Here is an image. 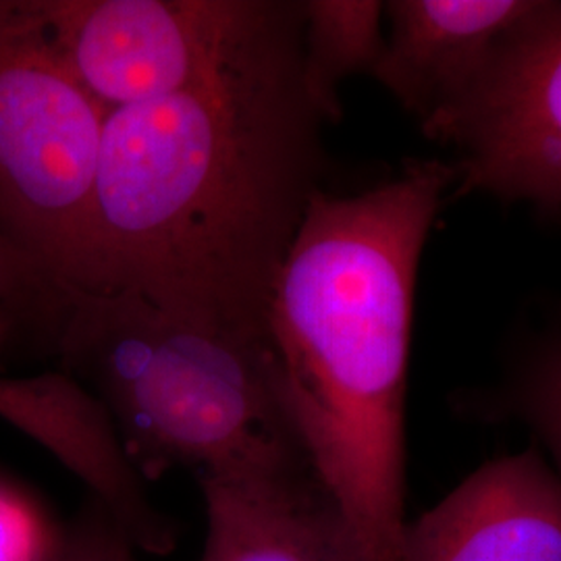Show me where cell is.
Wrapping results in <instances>:
<instances>
[{
  "instance_id": "6da1fadb",
  "label": "cell",
  "mask_w": 561,
  "mask_h": 561,
  "mask_svg": "<svg viewBox=\"0 0 561 561\" xmlns=\"http://www.w3.org/2000/svg\"><path fill=\"white\" fill-rule=\"evenodd\" d=\"M324 123L301 71V2L208 78L108 113L85 291L264 340L275 280L321 190Z\"/></svg>"
},
{
  "instance_id": "7a4b0ae2",
  "label": "cell",
  "mask_w": 561,
  "mask_h": 561,
  "mask_svg": "<svg viewBox=\"0 0 561 561\" xmlns=\"http://www.w3.org/2000/svg\"><path fill=\"white\" fill-rule=\"evenodd\" d=\"M454 183L451 164L419 161L366 192L319 190L266 308L280 410L366 561H401L414 287Z\"/></svg>"
},
{
  "instance_id": "3957f363",
  "label": "cell",
  "mask_w": 561,
  "mask_h": 561,
  "mask_svg": "<svg viewBox=\"0 0 561 561\" xmlns=\"http://www.w3.org/2000/svg\"><path fill=\"white\" fill-rule=\"evenodd\" d=\"M57 321L62 373L101 401L144 479L301 451L262 341L202 327L123 291L71 294Z\"/></svg>"
},
{
  "instance_id": "277c9868",
  "label": "cell",
  "mask_w": 561,
  "mask_h": 561,
  "mask_svg": "<svg viewBox=\"0 0 561 561\" xmlns=\"http://www.w3.org/2000/svg\"><path fill=\"white\" fill-rule=\"evenodd\" d=\"M104 117L60 60L34 0H0V231L62 298L88 289Z\"/></svg>"
},
{
  "instance_id": "5b68a950",
  "label": "cell",
  "mask_w": 561,
  "mask_h": 561,
  "mask_svg": "<svg viewBox=\"0 0 561 561\" xmlns=\"http://www.w3.org/2000/svg\"><path fill=\"white\" fill-rule=\"evenodd\" d=\"M287 0H34L81 90L108 115L219 71L262 38Z\"/></svg>"
},
{
  "instance_id": "8992f818",
  "label": "cell",
  "mask_w": 561,
  "mask_h": 561,
  "mask_svg": "<svg viewBox=\"0 0 561 561\" xmlns=\"http://www.w3.org/2000/svg\"><path fill=\"white\" fill-rule=\"evenodd\" d=\"M435 141L456 150L460 192L561 206V2L503 46Z\"/></svg>"
},
{
  "instance_id": "52a82bcc",
  "label": "cell",
  "mask_w": 561,
  "mask_h": 561,
  "mask_svg": "<svg viewBox=\"0 0 561 561\" xmlns=\"http://www.w3.org/2000/svg\"><path fill=\"white\" fill-rule=\"evenodd\" d=\"M542 4V0L385 2V42L370 76L435 140L503 46Z\"/></svg>"
},
{
  "instance_id": "ba28073f",
  "label": "cell",
  "mask_w": 561,
  "mask_h": 561,
  "mask_svg": "<svg viewBox=\"0 0 561 561\" xmlns=\"http://www.w3.org/2000/svg\"><path fill=\"white\" fill-rule=\"evenodd\" d=\"M201 561H366L301 451L198 474Z\"/></svg>"
},
{
  "instance_id": "9c48e42d",
  "label": "cell",
  "mask_w": 561,
  "mask_h": 561,
  "mask_svg": "<svg viewBox=\"0 0 561 561\" xmlns=\"http://www.w3.org/2000/svg\"><path fill=\"white\" fill-rule=\"evenodd\" d=\"M401 561H561V474L537 449L489 461L405 524Z\"/></svg>"
},
{
  "instance_id": "30bf717a",
  "label": "cell",
  "mask_w": 561,
  "mask_h": 561,
  "mask_svg": "<svg viewBox=\"0 0 561 561\" xmlns=\"http://www.w3.org/2000/svg\"><path fill=\"white\" fill-rule=\"evenodd\" d=\"M0 419L53 451L88 482L94 502L113 516L136 547L164 553L175 528L146 500L144 477L108 412L67 373L0 379Z\"/></svg>"
},
{
  "instance_id": "8fae6325",
  "label": "cell",
  "mask_w": 561,
  "mask_h": 561,
  "mask_svg": "<svg viewBox=\"0 0 561 561\" xmlns=\"http://www.w3.org/2000/svg\"><path fill=\"white\" fill-rule=\"evenodd\" d=\"M382 42V2H301V71L329 123L341 117V83L362 71L370 73L381 57Z\"/></svg>"
},
{
  "instance_id": "7c38bea8",
  "label": "cell",
  "mask_w": 561,
  "mask_h": 561,
  "mask_svg": "<svg viewBox=\"0 0 561 561\" xmlns=\"http://www.w3.org/2000/svg\"><path fill=\"white\" fill-rule=\"evenodd\" d=\"M514 408L547 445L561 474V341L545 345L541 354L528 362Z\"/></svg>"
},
{
  "instance_id": "4fadbf2b",
  "label": "cell",
  "mask_w": 561,
  "mask_h": 561,
  "mask_svg": "<svg viewBox=\"0 0 561 561\" xmlns=\"http://www.w3.org/2000/svg\"><path fill=\"white\" fill-rule=\"evenodd\" d=\"M134 549L119 524L92 500L42 549L38 561H138Z\"/></svg>"
},
{
  "instance_id": "5bb4252c",
  "label": "cell",
  "mask_w": 561,
  "mask_h": 561,
  "mask_svg": "<svg viewBox=\"0 0 561 561\" xmlns=\"http://www.w3.org/2000/svg\"><path fill=\"white\" fill-rule=\"evenodd\" d=\"M60 301L55 285L0 231V306L11 310L20 304H41L57 317Z\"/></svg>"
},
{
  "instance_id": "9a60e30c",
  "label": "cell",
  "mask_w": 561,
  "mask_h": 561,
  "mask_svg": "<svg viewBox=\"0 0 561 561\" xmlns=\"http://www.w3.org/2000/svg\"><path fill=\"white\" fill-rule=\"evenodd\" d=\"M13 331V319H11V310L0 306V352L4 347V343L9 341V335Z\"/></svg>"
}]
</instances>
